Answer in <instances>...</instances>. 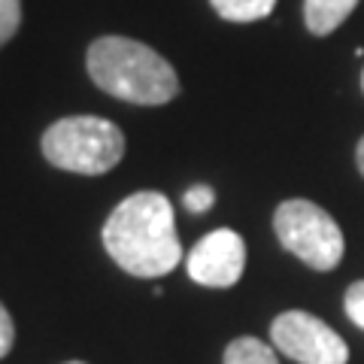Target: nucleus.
<instances>
[{"label": "nucleus", "mask_w": 364, "mask_h": 364, "mask_svg": "<svg viewBox=\"0 0 364 364\" xmlns=\"http://www.w3.org/2000/svg\"><path fill=\"white\" fill-rule=\"evenodd\" d=\"M343 306H346V316L352 318V325H358L364 331V279L352 282V286L346 289Z\"/></svg>", "instance_id": "nucleus-11"}, {"label": "nucleus", "mask_w": 364, "mask_h": 364, "mask_svg": "<svg viewBox=\"0 0 364 364\" xmlns=\"http://www.w3.org/2000/svg\"><path fill=\"white\" fill-rule=\"evenodd\" d=\"M215 16L225 21H237V25H249V21H261L273 13L277 0H210Z\"/></svg>", "instance_id": "nucleus-9"}, {"label": "nucleus", "mask_w": 364, "mask_h": 364, "mask_svg": "<svg viewBox=\"0 0 364 364\" xmlns=\"http://www.w3.org/2000/svg\"><path fill=\"white\" fill-rule=\"evenodd\" d=\"M246 267V243L231 228H219L200 237L186 258V270L198 286L207 289H231L243 277Z\"/></svg>", "instance_id": "nucleus-6"}, {"label": "nucleus", "mask_w": 364, "mask_h": 364, "mask_svg": "<svg viewBox=\"0 0 364 364\" xmlns=\"http://www.w3.org/2000/svg\"><path fill=\"white\" fill-rule=\"evenodd\" d=\"M222 364H279L277 349L258 337H237L228 343Z\"/></svg>", "instance_id": "nucleus-8"}, {"label": "nucleus", "mask_w": 364, "mask_h": 364, "mask_svg": "<svg viewBox=\"0 0 364 364\" xmlns=\"http://www.w3.org/2000/svg\"><path fill=\"white\" fill-rule=\"evenodd\" d=\"M182 203H186L188 213L200 215V213H207L213 203H215V191H213L210 186H191L186 195H182Z\"/></svg>", "instance_id": "nucleus-12"}, {"label": "nucleus", "mask_w": 364, "mask_h": 364, "mask_svg": "<svg viewBox=\"0 0 364 364\" xmlns=\"http://www.w3.org/2000/svg\"><path fill=\"white\" fill-rule=\"evenodd\" d=\"M43 158L58 170L100 176L124 158V134L100 116H67L52 122L40 140Z\"/></svg>", "instance_id": "nucleus-3"}, {"label": "nucleus", "mask_w": 364, "mask_h": 364, "mask_svg": "<svg viewBox=\"0 0 364 364\" xmlns=\"http://www.w3.org/2000/svg\"><path fill=\"white\" fill-rule=\"evenodd\" d=\"M85 64L100 91L136 107H161L179 95L173 64L140 40L100 37L88 46Z\"/></svg>", "instance_id": "nucleus-2"}, {"label": "nucleus", "mask_w": 364, "mask_h": 364, "mask_svg": "<svg viewBox=\"0 0 364 364\" xmlns=\"http://www.w3.org/2000/svg\"><path fill=\"white\" fill-rule=\"evenodd\" d=\"M16 343V325H13V316H9V310L4 304H0V358L6 355L9 349H13Z\"/></svg>", "instance_id": "nucleus-13"}, {"label": "nucleus", "mask_w": 364, "mask_h": 364, "mask_svg": "<svg viewBox=\"0 0 364 364\" xmlns=\"http://www.w3.org/2000/svg\"><path fill=\"white\" fill-rule=\"evenodd\" d=\"M361 88H364V73H361Z\"/></svg>", "instance_id": "nucleus-16"}, {"label": "nucleus", "mask_w": 364, "mask_h": 364, "mask_svg": "<svg viewBox=\"0 0 364 364\" xmlns=\"http://www.w3.org/2000/svg\"><path fill=\"white\" fill-rule=\"evenodd\" d=\"M21 25V0H0V49L18 33Z\"/></svg>", "instance_id": "nucleus-10"}, {"label": "nucleus", "mask_w": 364, "mask_h": 364, "mask_svg": "<svg viewBox=\"0 0 364 364\" xmlns=\"http://www.w3.org/2000/svg\"><path fill=\"white\" fill-rule=\"evenodd\" d=\"M355 6L358 0H304L306 31L316 33V37H328L355 13Z\"/></svg>", "instance_id": "nucleus-7"}, {"label": "nucleus", "mask_w": 364, "mask_h": 364, "mask_svg": "<svg viewBox=\"0 0 364 364\" xmlns=\"http://www.w3.org/2000/svg\"><path fill=\"white\" fill-rule=\"evenodd\" d=\"M273 231L294 258L313 270H334L346 252L343 231L318 203L291 198L273 213Z\"/></svg>", "instance_id": "nucleus-4"}, {"label": "nucleus", "mask_w": 364, "mask_h": 364, "mask_svg": "<svg viewBox=\"0 0 364 364\" xmlns=\"http://www.w3.org/2000/svg\"><path fill=\"white\" fill-rule=\"evenodd\" d=\"M355 161H358V170H361V176H364V136H361V143H358V149H355Z\"/></svg>", "instance_id": "nucleus-14"}, {"label": "nucleus", "mask_w": 364, "mask_h": 364, "mask_svg": "<svg viewBox=\"0 0 364 364\" xmlns=\"http://www.w3.org/2000/svg\"><path fill=\"white\" fill-rule=\"evenodd\" d=\"M104 249L131 277H167L182 258L170 200L161 191L128 195L104 222Z\"/></svg>", "instance_id": "nucleus-1"}, {"label": "nucleus", "mask_w": 364, "mask_h": 364, "mask_svg": "<svg viewBox=\"0 0 364 364\" xmlns=\"http://www.w3.org/2000/svg\"><path fill=\"white\" fill-rule=\"evenodd\" d=\"M67 364H85V361H67Z\"/></svg>", "instance_id": "nucleus-15"}, {"label": "nucleus", "mask_w": 364, "mask_h": 364, "mask_svg": "<svg viewBox=\"0 0 364 364\" xmlns=\"http://www.w3.org/2000/svg\"><path fill=\"white\" fill-rule=\"evenodd\" d=\"M270 340L282 355L298 364H346L349 346L331 325L304 310L279 313L270 325Z\"/></svg>", "instance_id": "nucleus-5"}]
</instances>
